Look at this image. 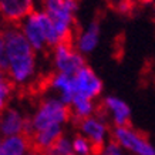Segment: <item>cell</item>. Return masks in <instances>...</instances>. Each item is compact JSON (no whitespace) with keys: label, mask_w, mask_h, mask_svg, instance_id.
I'll return each instance as SVG.
<instances>
[{"label":"cell","mask_w":155,"mask_h":155,"mask_svg":"<svg viewBox=\"0 0 155 155\" xmlns=\"http://www.w3.org/2000/svg\"><path fill=\"white\" fill-rule=\"evenodd\" d=\"M7 73L16 85H26L36 73V50L24 36L20 24L2 23Z\"/></svg>","instance_id":"cell-1"},{"label":"cell","mask_w":155,"mask_h":155,"mask_svg":"<svg viewBox=\"0 0 155 155\" xmlns=\"http://www.w3.org/2000/svg\"><path fill=\"white\" fill-rule=\"evenodd\" d=\"M70 121H73L71 107L64 104L60 98H53V97L41 100L34 115L31 117L34 132L51 125H63Z\"/></svg>","instance_id":"cell-2"},{"label":"cell","mask_w":155,"mask_h":155,"mask_svg":"<svg viewBox=\"0 0 155 155\" xmlns=\"http://www.w3.org/2000/svg\"><path fill=\"white\" fill-rule=\"evenodd\" d=\"M111 138L134 155H155V148L148 137L132 127H113Z\"/></svg>","instance_id":"cell-3"},{"label":"cell","mask_w":155,"mask_h":155,"mask_svg":"<svg viewBox=\"0 0 155 155\" xmlns=\"http://www.w3.org/2000/svg\"><path fill=\"white\" fill-rule=\"evenodd\" d=\"M56 71L67 75H75L87 66L84 54H81L74 43H60L53 48Z\"/></svg>","instance_id":"cell-4"},{"label":"cell","mask_w":155,"mask_h":155,"mask_svg":"<svg viewBox=\"0 0 155 155\" xmlns=\"http://www.w3.org/2000/svg\"><path fill=\"white\" fill-rule=\"evenodd\" d=\"M80 132L84 137H87L93 145V155L103 154L105 144H107V135L110 128L105 124V120H103L98 115H91V117L83 118L75 122Z\"/></svg>","instance_id":"cell-5"},{"label":"cell","mask_w":155,"mask_h":155,"mask_svg":"<svg viewBox=\"0 0 155 155\" xmlns=\"http://www.w3.org/2000/svg\"><path fill=\"white\" fill-rule=\"evenodd\" d=\"M95 115L105 120L107 115L111 117L114 127H131V108L124 100L115 95H108L97 105Z\"/></svg>","instance_id":"cell-6"},{"label":"cell","mask_w":155,"mask_h":155,"mask_svg":"<svg viewBox=\"0 0 155 155\" xmlns=\"http://www.w3.org/2000/svg\"><path fill=\"white\" fill-rule=\"evenodd\" d=\"M34 12V0H0V20L7 24H21Z\"/></svg>","instance_id":"cell-7"},{"label":"cell","mask_w":155,"mask_h":155,"mask_svg":"<svg viewBox=\"0 0 155 155\" xmlns=\"http://www.w3.org/2000/svg\"><path fill=\"white\" fill-rule=\"evenodd\" d=\"M74 84L77 93L75 95H83L93 101L103 93V81L88 64L74 75Z\"/></svg>","instance_id":"cell-8"},{"label":"cell","mask_w":155,"mask_h":155,"mask_svg":"<svg viewBox=\"0 0 155 155\" xmlns=\"http://www.w3.org/2000/svg\"><path fill=\"white\" fill-rule=\"evenodd\" d=\"M61 137H63V125H51V127L38 130L30 138L31 150L37 151L41 155H46Z\"/></svg>","instance_id":"cell-9"},{"label":"cell","mask_w":155,"mask_h":155,"mask_svg":"<svg viewBox=\"0 0 155 155\" xmlns=\"http://www.w3.org/2000/svg\"><path fill=\"white\" fill-rule=\"evenodd\" d=\"M26 117L16 108H7L0 114V134L5 137L23 134Z\"/></svg>","instance_id":"cell-10"},{"label":"cell","mask_w":155,"mask_h":155,"mask_svg":"<svg viewBox=\"0 0 155 155\" xmlns=\"http://www.w3.org/2000/svg\"><path fill=\"white\" fill-rule=\"evenodd\" d=\"M34 12H36V10H34ZM34 12L30 14L20 26H21V30H23L26 38H27L28 43L31 44V47H33L36 51H44V50L47 48V43H46V38L43 36L41 28L38 26L37 17H36V13H34Z\"/></svg>","instance_id":"cell-11"},{"label":"cell","mask_w":155,"mask_h":155,"mask_svg":"<svg viewBox=\"0 0 155 155\" xmlns=\"http://www.w3.org/2000/svg\"><path fill=\"white\" fill-rule=\"evenodd\" d=\"M100 33H101V27H100L98 20H93L88 24V27L85 28L81 34L77 36L75 38V47L81 54H88L98 46Z\"/></svg>","instance_id":"cell-12"},{"label":"cell","mask_w":155,"mask_h":155,"mask_svg":"<svg viewBox=\"0 0 155 155\" xmlns=\"http://www.w3.org/2000/svg\"><path fill=\"white\" fill-rule=\"evenodd\" d=\"M30 150L31 141L23 134L5 137L0 144V155H26Z\"/></svg>","instance_id":"cell-13"},{"label":"cell","mask_w":155,"mask_h":155,"mask_svg":"<svg viewBox=\"0 0 155 155\" xmlns=\"http://www.w3.org/2000/svg\"><path fill=\"white\" fill-rule=\"evenodd\" d=\"M34 13H36V17H37L38 26H40V28H41V31H43V36L46 38L47 47L54 48L57 44H60V36L57 33L56 26L53 23L51 17H50L44 10H41V12L36 10Z\"/></svg>","instance_id":"cell-14"},{"label":"cell","mask_w":155,"mask_h":155,"mask_svg":"<svg viewBox=\"0 0 155 155\" xmlns=\"http://www.w3.org/2000/svg\"><path fill=\"white\" fill-rule=\"evenodd\" d=\"M73 144V151L75 155H93V145L87 137L83 134H75L71 140Z\"/></svg>","instance_id":"cell-15"},{"label":"cell","mask_w":155,"mask_h":155,"mask_svg":"<svg viewBox=\"0 0 155 155\" xmlns=\"http://www.w3.org/2000/svg\"><path fill=\"white\" fill-rule=\"evenodd\" d=\"M14 88H16V84L12 80L0 81V114L5 110H7V105H9V101L13 95Z\"/></svg>","instance_id":"cell-16"},{"label":"cell","mask_w":155,"mask_h":155,"mask_svg":"<svg viewBox=\"0 0 155 155\" xmlns=\"http://www.w3.org/2000/svg\"><path fill=\"white\" fill-rule=\"evenodd\" d=\"M46 155H75L74 151H73L71 140H68L67 137L63 135L60 140L50 148V151H48Z\"/></svg>","instance_id":"cell-17"},{"label":"cell","mask_w":155,"mask_h":155,"mask_svg":"<svg viewBox=\"0 0 155 155\" xmlns=\"http://www.w3.org/2000/svg\"><path fill=\"white\" fill-rule=\"evenodd\" d=\"M0 67L7 70V58L5 54V43H3V31H2V21H0Z\"/></svg>","instance_id":"cell-18"},{"label":"cell","mask_w":155,"mask_h":155,"mask_svg":"<svg viewBox=\"0 0 155 155\" xmlns=\"http://www.w3.org/2000/svg\"><path fill=\"white\" fill-rule=\"evenodd\" d=\"M134 9V2L132 0H120L118 3V12H121L122 14L131 13Z\"/></svg>","instance_id":"cell-19"},{"label":"cell","mask_w":155,"mask_h":155,"mask_svg":"<svg viewBox=\"0 0 155 155\" xmlns=\"http://www.w3.org/2000/svg\"><path fill=\"white\" fill-rule=\"evenodd\" d=\"M26 155H41V154H40V152H37V151H34V150H30Z\"/></svg>","instance_id":"cell-20"},{"label":"cell","mask_w":155,"mask_h":155,"mask_svg":"<svg viewBox=\"0 0 155 155\" xmlns=\"http://www.w3.org/2000/svg\"><path fill=\"white\" fill-rule=\"evenodd\" d=\"M2 141H3V140H2V138H0V144H2Z\"/></svg>","instance_id":"cell-21"},{"label":"cell","mask_w":155,"mask_h":155,"mask_svg":"<svg viewBox=\"0 0 155 155\" xmlns=\"http://www.w3.org/2000/svg\"><path fill=\"white\" fill-rule=\"evenodd\" d=\"M41 2H46V0H41Z\"/></svg>","instance_id":"cell-22"}]
</instances>
